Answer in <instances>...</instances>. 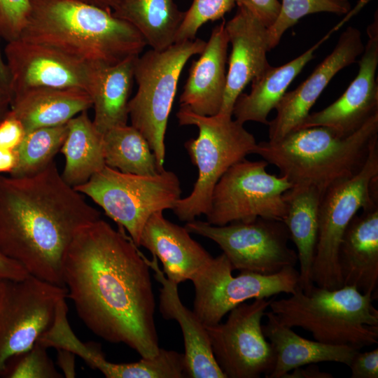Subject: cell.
<instances>
[{"label": "cell", "mask_w": 378, "mask_h": 378, "mask_svg": "<svg viewBox=\"0 0 378 378\" xmlns=\"http://www.w3.org/2000/svg\"><path fill=\"white\" fill-rule=\"evenodd\" d=\"M138 248L123 230L99 218L76 234L64 260L62 279L91 332L150 358L160 349L155 301L150 267Z\"/></svg>", "instance_id": "cell-1"}, {"label": "cell", "mask_w": 378, "mask_h": 378, "mask_svg": "<svg viewBox=\"0 0 378 378\" xmlns=\"http://www.w3.org/2000/svg\"><path fill=\"white\" fill-rule=\"evenodd\" d=\"M99 218L54 161L28 176L0 174V251L31 276L64 286L70 244L82 227Z\"/></svg>", "instance_id": "cell-2"}, {"label": "cell", "mask_w": 378, "mask_h": 378, "mask_svg": "<svg viewBox=\"0 0 378 378\" xmlns=\"http://www.w3.org/2000/svg\"><path fill=\"white\" fill-rule=\"evenodd\" d=\"M19 38L54 48L91 68L139 56L146 46L129 22L79 0H32Z\"/></svg>", "instance_id": "cell-3"}, {"label": "cell", "mask_w": 378, "mask_h": 378, "mask_svg": "<svg viewBox=\"0 0 378 378\" xmlns=\"http://www.w3.org/2000/svg\"><path fill=\"white\" fill-rule=\"evenodd\" d=\"M377 139L378 113L347 136L325 126L302 128L275 141L257 143L253 153L276 166L293 186H312L324 192L357 173Z\"/></svg>", "instance_id": "cell-4"}, {"label": "cell", "mask_w": 378, "mask_h": 378, "mask_svg": "<svg viewBox=\"0 0 378 378\" xmlns=\"http://www.w3.org/2000/svg\"><path fill=\"white\" fill-rule=\"evenodd\" d=\"M286 298H272L269 308L290 328H301L314 340L358 349L378 343V310L373 296L356 287L328 289L300 287Z\"/></svg>", "instance_id": "cell-5"}, {"label": "cell", "mask_w": 378, "mask_h": 378, "mask_svg": "<svg viewBox=\"0 0 378 378\" xmlns=\"http://www.w3.org/2000/svg\"><path fill=\"white\" fill-rule=\"evenodd\" d=\"M232 116H205L180 108L176 118L180 125H195L197 138L184 144L198 169L190 194L176 201L172 210L181 221L189 222L209 211L213 190L220 178L234 164L253 153L257 142L244 124Z\"/></svg>", "instance_id": "cell-6"}, {"label": "cell", "mask_w": 378, "mask_h": 378, "mask_svg": "<svg viewBox=\"0 0 378 378\" xmlns=\"http://www.w3.org/2000/svg\"><path fill=\"white\" fill-rule=\"evenodd\" d=\"M205 44L200 38L177 42L162 50L150 49L135 59L137 90L128 103L129 118L147 140L160 172L164 169L165 133L179 78L189 59L200 55Z\"/></svg>", "instance_id": "cell-7"}, {"label": "cell", "mask_w": 378, "mask_h": 378, "mask_svg": "<svg viewBox=\"0 0 378 378\" xmlns=\"http://www.w3.org/2000/svg\"><path fill=\"white\" fill-rule=\"evenodd\" d=\"M74 188L102 207L137 247L149 218L155 212L172 209L181 194L180 181L172 171L137 175L106 165Z\"/></svg>", "instance_id": "cell-8"}, {"label": "cell", "mask_w": 378, "mask_h": 378, "mask_svg": "<svg viewBox=\"0 0 378 378\" xmlns=\"http://www.w3.org/2000/svg\"><path fill=\"white\" fill-rule=\"evenodd\" d=\"M378 204V139L372 144L362 168L330 186L323 193L312 281L318 287L343 286L338 260L344 233L353 217Z\"/></svg>", "instance_id": "cell-9"}, {"label": "cell", "mask_w": 378, "mask_h": 378, "mask_svg": "<svg viewBox=\"0 0 378 378\" xmlns=\"http://www.w3.org/2000/svg\"><path fill=\"white\" fill-rule=\"evenodd\" d=\"M268 164L244 158L232 165L214 187L206 222L224 225L258 218L283 220L284 193L293 185L284 176L269 174Z\"/></svg>", "instance_id": "cell-10"}, {"label": "cell", "mask_w": 378, "mask_h": 378, "mask_svg": "<svg viewBox=\"0 0 378 378\" xmlns=\"http://www.w3.org/2000/svg\"><path fill=\"white\" fill-rule=\"evenodd\" d=\"M185 227L216 243L233 270L271 275L298 262L297 252L288 246L289 232L281 220L258 218L214 225L195 219Z\"/></svg>", "instance_id": "cell-11"}, {"label": "cell", "mask_w": 378, "mask_h": 378, "mask_svg": "<svg viewBox=\"0 0 378 378\" xmlns=\"http://www.w3.org/2000/svg\"><path fill=\"white\" fill-rule=\"evenodd\" d=\"M232 271L222 253L212 257L190 279L195 289L192 311L205 326L220 323L231 309L248 300L292 294L300 287L295 267L271 275L240 272L233 276Z\"/></svg>", "instance_id": "cell-12"}, {"label": "cell", "mask_w": 378, "mask_h": 378, "mask_svg": "<svg viewBox=\"0 0 378 378\" xmlns=\"http://www.w3.org/2000/svg\"><path fill=\"white\" fill-rule=\"evenodd\" d=\"M65 287L29 274L0 279V375L7 360L33 346L52 324Z\"/></svg>", "instance_id": "cell-13"}, {"label": "cell", "mask_w": 378, "mask_h": 378, "mask_svg": "<svg viewBox=\"0 0 378 378\" xmlns=\"http://www.w3.org/2000/svg\"><path fill=\"white\" fill-rule=\"evenodd\" d=\"M271 300L242 302L228 312L225 323L205 326L214 358L226 378L266 377L272 370L274 354L262 325Z\"/></svg>", "instance_id": "cell-14"}, {"label": "cell", "mask_w": 378, "mask_h": 378, "mask_svg": "<svg viewBox=\"0 0 378 378\" xmlns=\"http://www.w3.org/2000/svg\"><path fill=\"white\" fill-rule=\"evenodd\" d=\"M4 60L13 97L31 88L90 90L95 68L49 46L21 38L7 42Z\"/></svg>", "instance_id": "cell-15"}, {"label": "cell", "mask_w": 378, "mask_h": 378, "mask_svg": "<svg viewBox=\"0 0 378 378\" xmlns=\"http://www.w3.org/2000/svg\"><path fill=\"white\" fill-rule=\"evenodd\" d=\"M368 40L358 62V72L345 92L326 108L309 113L299 129L331 128L341 136L359 130L378 113V15L368 27ZM298 129V130H299Z\"/></svg>", "instance_id": "cell-16"}, {"label": "cell", "mask_w": 378, "mask_h": 378, "mask_svg": "<svg viewBox=\"0 0 378 378\" xmlns=\"http://www.w3.org/2000/svg\"><path fill=\"white\" fill-rule=\"evenodd\" d=\"M360 31L347 27L334 50L309 77L292 91L286 92L276 107V117L269 121V141H277L299 129L317 99L331 79L342 69L356 61L364 50Z\"/></svg>", "instance_id": "cell-17"}, {"label": "cell", "mask_w": 378, "mask_h": 378, "mask_svg": "<svg viewBox=\"0 0 378 378\" xmlns=\"http://www.w3.org/2000/svg\"><path fill=\"white\" fill-rule=\"evenodd\" d=\"M225 29L232 50L223 100L218 114L232 116L239 95L270 65L267 52L270 48L267 27L242 6H238L236 14L225 22Z\"/></svg>", "instance_id": "cell-18"}, {"label": "cell", "mask_w": 378, "mask_h": 378, "mask_svg": "<svg viewBox=\"0 0 378 378\" xmlns=\"http://www.w3.org/2000/svg\"><path fill=\"white\" fill-rule=\"evenodd\" d=\"M225 21L214 27L204 50L192 61L180 96L181 108L205 116L217 115L227 82L228 38Z\"/></svg>", "instance_id": "cell-19"}, {"label": "cell", "mask_w": 378, "mask_h": 378, "mask_svg": "<svg viewBox=\"0 0 378 378\" xmlns=\"http://www.w3.org/2000/svg\"><path fill=\"white\" fill-rule=\"evenodd\" d=\"M190 234L165 218L163 211L154 213L141 233L139 246L161 261L165 276L176 284L190 280L212 258Z\"/></svg>", "instance_id": "cell-20"}, {"label": "cell", "mask_w": 378, "mask_h": 378, "mask_svg": "<svg viewBox=\"0 0 378 378\" xmlns=\"http://www.w3.org/2000/svg\"><path fill=\"white\" fill-rule=\"evenodd\" d=\"M154 276L162 284L159 296V310L167 320L173 319L180 326L184 342L186 377L226 378L218 366L210 344L205 326L192 310L181 302L178 285L169 281L160 270L157 258L148 260Z\"/></svg>", "instance_id": "cell-21"}, {"label": "cell", "mask_w": 378, "mask_h": 378, "mask_svg": "<svg viewBox=\"0 0 378 378\" xmlns=\"http://www.w3.org/2000/svg\"><path fill=\"white\" fill-rule=\"evenodd\" d=\"M343 286L377 297L378 286V204L360 210L349 223L338 253Z\"/></svg>", "instance_id": "cell-22"}, {"label": "cell", "mask_w": 378, "mask_h": 378, "mask_svg": "<svg viewBox=\"0 0 378 378\" xmlns=\"http://www.w3.org/2000/svg\"><path fill=\"white\" fill-rule=\"evenodd\" d=\"M267 321L262 325L265 337L274 354V365L266 378H284L295 368L321 362H335L349 366L360 351L349 345L325 344L297 334L282 323L271 311L266 312Z\"/></svg>", "instance_id": "cell-23"}, {"label": "cell", "mask_w": 378, "mask_h": 378, "mask_svg": "<svg viewBox=\"0 0 378 378\" xmlns=\"http://www.w3.org/2000/svg\"><path fill=\"white\" fill-rule=\"evenodd\" d=\"M91 107L90 96L83 89L38 88L15 95L10 111L27 133L38 128L66 124Z\"/></svg>", "instance_id": "cell-24"}, {"label": "cell", "mask_w": 378, "mask_h": 378, "mask_svg": "<svg viewBox=\"0 0 378 378\" xmlns=\"http://www.w3.org/2000/svg\"><path fill=\"white\" fill-rule=\"evenodd\" d=\"M332 29L316 44L293 60L279 66L269 65L251 81L249 93H241L232 110L234 119L241 124L253 121L267 125V117L305 65L314 58L315 50L334 31Z\"/></svg>", "instance_id": "cell-25"}, {"label": "cell", "mask_w": 378, "mask_h": 378, "mask_svg": "<svg viewBox=\"0 0 378 378\" xmlns=\"http://www.w3.org/2000/svg\"><path fill=\"white\" fill-rule=\"evenodd\" d=\"M323 191L312 186H293L284 193L286 214L283 219L290 239L297 248L300 264L299 283L304 291L314 284L312 268L318 231L319 207Z\"/></svg>", "instance_id": "cell-26"}, {"label": "cell", "mask_w": 378, "mask_h": 378, "mask_svg": "<svg viewBox=\"0 0 378 378\" xmlns=\"http://www.w3.org/2000/svg\"><path fill=\"white\" fill-rule=\"evenodd\" d=\"M137 57L94 69L88 94L94 110L92 122L102 134L113 128L127 125L128 103Z\"/></svg>", "instance_id": "cell-27"}, {"label": "cell", "mask_w": 378, "mask_h": 378, "mask_svg": "<svg viewBox=\"0 0 378 378\" xmlns=\"http://www.w3.org/2000/svg\"><path fill=\"white\" fill-rule=\"evenodd\" d=\"M68 133L60 152L65 164L64 181L75 188L88 181L105 166L103 134L94 125L87 111L67 122Z\"/></svg>", "instance_id": "cell-28"}, {"label": "cell", "mask_w": 378, "mask_h": 378, "mask_svg": "<svg viewBox=\"0 0 378 378\" xmlns=\"http://www.w3.org/2000/svg\"><path fill=\"white\" fill-rule=\"evenodd\" d=\"M112 13L136 28L146 46L155 50L175 43L185 15L174 0H122Z\"/></svg>", "instance_id": "cell-29"}, {"label": "cell", "mask_w": 378, "mask_h": 378, "mask_svg": "<svg viewBox=\"0 0 378 378\" xmlns=\"http://www.w3.org/2000/svg\"><path fill=\"white\" fill-rule=\"evenodd\" d=\"M106 166L124 173L155 175L160 172L145 137L133 126L113 128L103 134Z\"/></svg>", "instance_id": "cell-30"}, {"label": "cell", "mask_w": 378, "mask_h": 378, "mask_svg": "<svg viewBox=\"0 0 378 378\" xmlns=\"http://www.w3.org/2000/svg\"><path fill=\"white\" fill-rule=\"evenodd\" d=\"M68 133L67 123L41 127L26 133L15 150L18 163L10 174L23 176L35 174L46 167L60 150Z\"/></svg>", "instance_id": "cell-31"}, {"label": "cell", "mask_w": 378, "mask_h": 378, "mask_svg": "<svg viewBox=\"0 0 378 378\" xmlns=\"http://www.w3.org/2000/svg\"><path fill=\"white\" fill-rule=\"evenodd\" d=\"M350 10L349 0H282L276 20L267 28L270 48H274L283 34L307 15L326 12L340 15Z\"/></svg>", "instance_id": "cell-32"}, {"label": "cell", "mask_w": 378, "mask_h": 378, "mask_svg": "<svg viewBox=\"0 0 378 378\" xmlns=\"http://www.w3.org/2000/svg\"><path fill=\"white\" fill-rule=\"evenodd\" d=\"M48 349L36 342L30 349L13 355L6 362L0 377L62 378L49 356Z\"/></svg>", "instance_id": "cell-33"}, {"label": "cell", "mask_w": 378, "mask_h": 378, "mask_svg": "<svg viewBox=\"0 0 378 378\" xmlns=\"http://www.w3.org/2000/svg\"><path fill=\"white\" fill-rule=\"evenodd\" d=\"M235 4L236 0H192L185 11L175 43L194 39L204 24L223 18Z\"/></svg>", "instance_id": "cell-34"}, {"label": "cell", "mask_w": 378, "mask_h": 378, "mask_svg": "<svg viewBox=\"0 0 378 378\" xmlns=\"http://www.w3.org/2000/svg\"><path fill=\"white\" fill-rule=\"evenodd\" d=\"M32 0H0V38L9 42L18 38L24 29Z\"/></svg>", "instance_id": "cell-35"}, {"label": "cell", "mask_w": 378, "mask_h": 378, "mask_svg": "<svg viewBox=\"0 0 378 378\" xmlns=\"http://www.w3.org/2000/svg\"><path fill=\"white\" fill-rule=\"evenodd\" d=\"M26 134L21 121L10 111L0 122V146L16 150Z\"/></svg>", "instance_id": "cell-36"}, {"label": "cell", "mask_w": 378, "mask_h": 378, "mask_svg": "<svg viewBox=\"0 0 378 378\" xmlns=\"http://www.w3.org/2000/svg\"><path fill=\"white\" fill-rule=\"evenodd\" d=\"M236 4L249 10L267 28L276 20L281 8L278 0H236Z\"/></svg>", "instance_id": "cell-37"}, {"label": "cell", "mask_w": 378, "mask_h": 378, "mask_svg": "<svg viewBox=\"0 0 378 378\" xmlns=\"http://www.w3.org/2000/svg\"><path fill=\"white\" fill-rule=\"evenodd\" d=\"M351 378L378 377V348L371 351H358L349 366Z\"/></svg>", "instance_id": "cell-38"}, {"label": "cell", "mask_w": 378, "mask_h": 378, "mask_svg": "<svg viewBox=\"0 0 378 378\" xmlns=\"http://www.w3.org/2000/svg\"><path fill=\"white\" fill-rule=\"evenodd\" d=\"M28 275L22 266L0 251V279H21Z\"/></svg>", "instance_id": "cell-39"}, {"label": "cell", "mask_w": 378, "mask_h": 378, "mask_svg": "<svg viewBox=\"0 0 378 378\" xmlns=\"http://www.w3.org/2000/svg\"><path fill=\"white\" fill-rule=\"evenodd\" d=\"M57 365L63 377L74 378L76 376V355L64 349H57Z\"/></svg>", "instance_id": "cell-40"}, {"label": "cell", "mask_w": 378, "mask_h": 378, "mask_svg": "<svg viewBox=\"0 0 378 378\" xmlns=\"http://www.w3.org/2000/svg\"><path fill=\"white\" fill-rule=\"evenodd\" d=\"M332 374L321 371L317 364H309L293 369L284 378H332Z\"/></svg>", "instance_id": "cell-41"}, {"label": "cell", "mask_w": 378, "mask_h": 378, "mask_svg": "<svg viewBox=\"0 0 378 378\" xmlns=\"http://www.w3.org/2000/svg\"><path fill=\"white\" fill-rule=\"evenodd\" d=\"M18 163L16 150L0 146V174L8 173L14 170Z\"/></svg>", "instance_id": "cell-42"}, {"label": "cell", "mask_w": 378, "mask_h": 378, "mask_svg": "<svg viewBox=\"0 0 378 378\" xmlns=\"http://www.w3.org/2000/svg\"><path fill=\"white\" fill-rule=\"evenodd\" d=\"M12 96L9 90L0 85V122L10 109Z\"/></svg>", "instance_id": "cell-43"}, {"label": "cell", "mask_w": 378, "mask_h": 378, "mask_svg": "<svg viewBox=\"0 0 378 378\" xmlns=\"http://www.w3.org/2000/svg\"><path fill=\"white\" fill-rule=\"evenodd\" d=\"M0 85L9 90V76L6 64L0 50ZM10 92V91H9Z\"/></svg>", "instance_id": "cell-44"}, {"label": "cell", "mask_w": 378, "mask_h": 378, "mask_svg": "<svg viewBox=\"0 0 378 378\" xmlns=\"http://www.w3.org/2000/svg\"><path fill=\"white\" fill-rule=\"evenodd\" d=\"M81 1L93 4L101 7H108L113 6L121 0H80Z\"/></svg>", "instance_id": "cell-45"}]
</instances>
